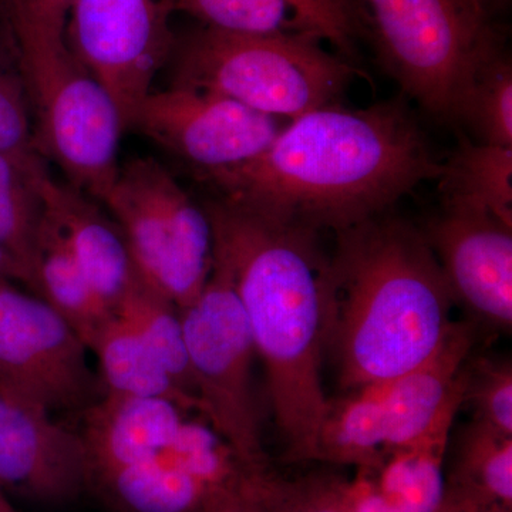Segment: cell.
Listing matches in <instances>:
<instances>
[{
    "label": "cell",
    "instance_id": "7402d4cb",
    "mask_svg": "<svg viewBox=\"0 0 512 512\" xmlns=\"http://www.w3.org/2000/svg\"><path fill=\"white\" fill-rule=\"evenodd\" d=\"M90 353L97 360L101 394L173 400L190 413H200L197 400L175 383L156 353L117 313Z\"/></svg>",
    "mask_w": 512,
    "mask_h": 512
},
{
    "label": "cell",
    "instance_id": "d6986e66",
    "mask_svg": "<svg viewBox=\"0 0 512 512\" xmlns=\"http://www.w3.org/2000/svg\"><path fill=\"white\" fill-rule=\"evenodd\" d=\"M28 289L59 313L89 350L116 316L90 284L59 227L46 212Z\"/></svg>",
    "mask_w": 512,
    "mask_h": 512
},
{
    "label": "cell",
    "instance_id": "e0dca14e",
    "mask_svg": "<svg viewBox=\"0 0 512 512\" xmlns=\"http://www.w3.org/2000/svg\"><path fill=\"white\" fill-rule=\"evenodd\" d=\"M474 345L468 323H453L446 338L420 365L384 383V453L419 440L439 419L461 382Z\"/></svg>",
    "mask_w": 512,
    "mask_h": 512
},
{
    "label": "cell",
    "instance_id": "5bb4252c",
    "mask_svg": "<svg viewBox=\"0 0 512 512\" xmlns=\"http://www.w3.org/2000/svg\"><path fill=\"white\" fill-rule=\"evenodd\" d=\"M36 185L47 217L59 227L90 284L116 313L140 279L119 225L90 195L56 180L46 165L36 174Z\"/></svg>",
    "mask_w": 512,
    "mask_h": 512
},
{
    "label": "cell",
    "instance_id": "e575fe53",
    "mask_svg": "<svg viewBox=\"0 0 512 512\" xmlns=\"http://www.w3.org/2000/svg\"><path fill=\"white\" fill-rule=\"evenodd\" d=\"M0 512H18L10 503L8 495L3 493L2 490H0Z\"/></svg>",
    "mask_w": 512,
    "mask_h": 512
},
{
    "label": "cell",
    "instance_id": "7c38bea8",
    "mask_svg": "<svg viewBox=\"0 0 512 512\" xmlns=\"http://www.w3.org/2000/svg\"><path fill=\"white\" fill-rule=\"evenodd\" d=\"M453 301L501 329L512 325V227L490 212L443 202L423 231Z\"/></svg>",
    "mask_w": 512,
    "mask_h": 512
},
{
    "label": "cell",
    "instance_id": "2e32d148",
    "mask_svg": "<svg viewBox=\"0 0 512 512\" xmlns=\"http://www.w3.org/2000/svg\"><path fill=\"white\" fill-rule=\"evenodd\" d=\"M188 410L167 399L100 394L83 412L89 487L119 468L143 463L170 446Z\"/></svg>",
    "mask_w": 512,
    "mask_h": 512
},
{
    "label": "cell",
    "instance_id": "52a82bcc",
    "mask_svg": "<svg viewBox=\"0 0 512 512\" xmlns=\"http://www.w3.org/2000/svg\"><path fill=\"white\" fill-rule=\"evenodd\" d=\"M101 204L123 232L141 281L180 311L194 302L214 268V231L204 205L150 157L120 165Z\"/></svg>",
    "mask_w": 512,
    "mask_h": 512
},
{
    "label": "cell",
    "instance_id": "603a6c76",
    "mask_svg": "<svg viewBox=\"0 0 512 512\" xmlns=\"http://www.w3.org/2000/svg\"><path fill=\"white\" fill-rule=\"evenodd\" d=\"M386 448L384 383L349 390L338 399H328L313 461L359 468L379 466Z\"/></svg>",
    "mask_w": 512,
    "mask_h": 512
},
{
    "label": "cell",
    "instance_id": "4dcf8cb0",
    "mask_svg": "<svg viewBox=\"0 0 512 512\" xmlns=\"http://www.w3.org/2000/svg\"><path fill=\"white\" fill-rule=\"evenodd\" d=\"M77 0H0L3 20H25L66 30Z\"/></svg>",
    "mask_w": 512,
    "mask_h": 512
},
{
    "label": "cell",
    "instance_id": "484cf974",
    "mask_svg": "<svg viewBox=\"0 0 512 512\" xmlns=\"http://www.w3.org/2000/svg\"><path fill=\"white\" fill-rule=\"evenodd\" d=\"M116 313L156 353L175 383L198 402L192 383L180 309L138 279Z\"/></svg>",
    "mask_w": 512,
    "mask_h": 512
},
{
    "label": "cell",
    "instance_id": "836d02e7",
    "mask_svg": "<svg viewBox=\"0 0 512 512\" xmlns=\"http://www.w3.org/2000/svg\"><path fill=\"white\" fill-rule=\"evenodd\" d=\"M8 281L22 284V274L13 259L0 248V284Z\"/></svg>",
    "mask_w": 512,
    "mask_h": 512
},
{
    "label": "cell",
    "instance_id": "277c9868",
    "mask_svg": "<svg viewBox=\"0 0 512 512\" xmlns=\"http://www.w3.org/2000/svg\"><path fill=\"white\" fill-rule=\"evenodd\" d=\"M362 37L406 96L461 124L471 87L505 36L483 0H359Z\"/></svg>",
    "mask_w": 512,
    "mask_h": 512
},
{
    "label": "cell",
    "instance_id": "f1b7e54d",
    "mask_svg": "<svg viewBox=\"0 0 512 512\" xmlns=\"http://www.w3.org/2000/svg\"><path fill=\"white\" fill-rule=\"evenodd\" d=\"M464 369V403L473 404L476 420L504 436L512 437L511 363L505 360L478 359L473 366Z\"/></svg>",
    "mask_w": 512,
    "mask_h": 512
},
{
    "label": "cell",
    "instance_id": "3957f363",
    "mask_svg": "<svg viewBox=\"0 0 512 512\" xmlns=\"http://www.w3.org/2000/svg\"><path fill=\"white\" fill-rule=\"evenodd\" d=\"M335 234L326 352L345 389L389 382L439 348L453 296L426 235L402 218Z\"/></svg>",
    "mask_w": 512,
    "mask_h": 512
},
{
    "label": "cell",
    "instance_id": "8992f818",
    "mask_svg": "<svg viewBox=\"0 0 512 512\" xmlns=\"http://www.w3.org/2000/svg\"><path fill=\"white\" fill-rule=\"evenodd\" d=\"M3 22L28 87L37 151L67 183L103 202L120 167L124 127L116 103L74 56L66 30Z\"/></svg>",
    "mask_w": 512,
    "mask_h": 512
},
{
    "label": "cell",
    "instance_id": "d4e9b609",
    "mask_svg": "<svg viewBox=\"0 0 512 512\" xmlns=\"http://www.w3.org/2000/svg\"><path fill=\"white\" fill-rule=\"evenodd\" d=\"M45 165L35 171L28 170L0 151V248L18 265L26 288L45 218V207L36 185V174Z\"/></svg>",
    "mask_w": 512,
    "mask_h": 512
},
{
    "label": "cell",
    "instance_id": "8d00e7d4",
    "mask_svg": "<svg viewBox=\"0 0 512 512\" xmlns=\"http://www.w3.org/2000/svg\"><path fill=\"white\" fill-rule=\"evenodd\" d=\"M434 512H454V511H448L446 508L437 507L436 511ZM484 512H512L511 510H491V511H484Z\"/></svg>",
    "mask_w": 512,
    "mask_h": 512
},
{
    "label": "cell",
    "instance_id": "ffe728a7",
    "mask_svg": "<svg viewBox=\"0 0 512 512\" xmlns=\"http://www.w3.org/2000/svg\"><path fill=\"white\" fill-rule=\"evenodd\" d=\"M466 370V369H463ZM466 372L439 419L419 440L386 451L375 468H366L380 491L403 512H434L443 497V464L448 434L464 403Z\"/></svg>",
    "mask_w": 512,
    "mask_h": 512
},
{
    "label": "cell",
    "instance_id": "9a60e30c",
    "mask_svg": "<svg viewBox=\"0 0 512 512\" xmlns=\"http://www.w3.org/2000/svg\"><path fill=\"white\" fill-rule=\"evenodd\" d=\"M174 13L239 35L308 36L328 42L340 55L360 37L357 0H170Z\"/></svg>",
    "mask_w": 512,
    "mask_h": 512
},
{
    "label": "cell",
    "instance_id": "5b68a950",
    "mask_svg": "<svg viewBox=\"0 0 512 512\" xmlns=\"http://www.w3.org/2000/svg\"><path fill=\"white\" fill-rule=\"evenodd\" d=\"M170 86L221 94L276 119L335 104L357 70L308 36L239 35L208 26L175 35Z\"/></svg>",
    "mask_w": 512,
    "mask_h": 512
},
{
    "label": "cell",
    "instance_id": "9c48e42d",
    "mask_svg": "<svg viewBox=\"0 0 512 512\" xmlns=\"http://www.w3.org/2000/svg\"><path fill=\"white\" fill-rule=\"evenodd\" d=\"M0 284V393L50 414L84 410L99 397L90 350L42 298Z\"/></svg>",
    "mask_w": 512,
    "mask_h": 512
},
{
    "label": "cell",
    "instance_id": "cb8c5ba5",
    "mask_svg": "<svg viewBox=\"0 0 512 512\" xmlns=\"http://www.w3.org/2000/svg\"><path fill=\"white\" fill-rule=\"evenodd\" d=\"M436 181L443 202L490 212L512 227V147L464 140Z\"/></svg>",
    "mask_w": 512,
    "mask_h": 512
},
{
    "label": "cell",
    "instance_id": "4316f807",
    "mask_svg": "<svg viewBox=\"0 0 512 512\" xmlns=\"http://www.w3.org/2000/svg\"><path fill=\"white\" fill-rule=\"evenodd\" d=\"M461 126L470 128L478 143L512 147V64L507 47L478 72Z\"/></svg>",
    "mask_w": 512,
    "mask_h": 512
},
{
    "label": "cell",
    "instance_id": "83f0119b",
    "mask_svg": "<svg viewBox=\"0 0 512 512\" xmlns=\"http://www.w3.org/2000/svg\"><path fill=\"white\" fill-rule=\"evenodd\" d=\"M0 151L28 170L46 164L36 148L28 87L8 33L0 37Z\"/></svg>",
    "mask_w": 512,
    "mask_h": 512
},
{
    "label": "cell",
    "instance_id": "6da1fadb",
    "mask_svg": "<svg viewBox=\"0 0 512 512\" xmlns=\"http://www.w3.org/2000/svg\"><path fill=\"white\" fill-rule=\"evenodd\" d=\"M441 164L403 100L329 104L285 124L254 160L198 175L221 200L265 218L343 231L392 210Z\"/></svg>",
    "mask_w": 512,
    "mask_h": 512
},
{
    "label": "cell",
    "instance_id": "d6a6232c",
    "mask_svg": "<svg viewBox=\"0 0 512 512\" xmlns=\"http://www.w3.org/2000/svg\"><path fill=\"white\" fill-rule=\"evenodd\" d=\"M262 471L265 470L251 471L214 512H268L259 490V474Z\"/></svg>",
    "mask_w": 512,
    "mask_h": 512
},
{
    "label": "cell",
    "instance_id": "ac0fdd59",
    "mask_svg": "<svg viewBox=\"0 0 512 512\" xmlns=\"http://www.w3.org/2000/svg\"><path fill=\"white\" fill-rule=\"evenodd\" d=\"M90 487L121 512H214L238 488L224 490L197 476L171 443L157 456L111 471Z\"/></svg>",
    "mask_w": 512,
    "mask_h": 512
},
{
    "label": "cell",
    "instance_id": "30bf717a",
    "mask_svg": "<svg viewBox=\"0 0 512 512\" xmlns=\"http://www.w3.org/2000/svg\"><path fill=\"white\" fill-rule=\"evenodd\" d=\"M173 15L170 0H77L70 12L67 43L116 103L124 131L170 59Z\"/></svg>",
    "mask_w": 512,
    "mask_h": 512
},
{
    "label": "cell",
    "instance_id": "d590c367",
    "mask_svg": "<svg viewBox=\"0 0 512 512\" xmlns=\"http://www.w3.org/2000/svg\"><path fill=\"white\" fill-rule=\"evenodd\" d=\"M484 5L487 6L491 13H495V10L504 8L507 5L508 0H483Z\"/></svg>",
    "mask_w": 512,
    "mask_h": 512
},
{
    "label": "cell",
    "instance_id": "ba28073f",
    "mask_svg": "<svg viewBox=\"0 0 512 512\" xmlns=\"http://www.w3.org/2000/svg\"><path fill=\"white\" fill-rule=\"evenodd\" d=\"M200 414L251 470H266L252 384L255 349L227 269L214 258L200 295L181 309Z\"/></svg>",
    "mask_w": 512,
    "mask_h": 512
},
{
    "label": "cell",
    "instance_id": "1f68e13d",
    "mask_svg": "<svg viewBox=\"0 0 512 512\" xmlns=\"http://www.w3.org/2000/svg\"><path fill=\"white\" fill-rule=\"evenodd\" d=\"M338 490L346 512H403L380 491L366 468H359L353 480L338 478Z\"/></svg>",
    "mask_w": 512,
    "mask_h": 512
},
{
    "label": "cell",
    "instance_id": "7a4b0ae2",
    "mask_svg": "<svg viewBox=\"0 0 512 512\" xmlns=\"http://www.w3.org/2000/svg\"><path fill=\"white\" fill-rule=\"evenodd\" d=\"M214 258L227 269L264 363L286 460L313 461L326 399L332 266L318 231L262 217L221 198L205 202Z\"/></svg>",
    "mask_w": 512,
    "mask_h": 512
},
{
    "label": "cell",
    "instance_id": "f546056e",
    "mask_svg": "<svg viewBox=\"0 0 512 512\" xmlns=\"http://www.w3.org/2000/svg\"><path fill=\"white\" fill-rule=\"evenodd\" d=\"M259 490L268 512H346L339 497L338 477L286 480L265 470L259 474Z\"/></svg>",
    "mask_w": 512,
    "mask_h": 512
},
{
    "label": "cell",
    "instance_id": "4fadbf2b",
    "mask_svg": "<svg viewBox=\"0 0 512 512\" xmlns=\"http://www.w3.org/2000/svg\"><path fill=\"white\" fill-rule=\"evenodd\" d=\"M87 487L89 468L79 431L0 393V490L8 497L62 504Z\"/></svg>",
    "mask_w": 512,
    "mask_h": 512
},
{
    "label": "cell",
    "instance_id": "8fae6325",
    "mask_svg": "<svg viewBox=\"0 0 512 512\" xmlns=\"http://www.w3.org/2000/svg\"><path fill=\"white\" fill-rule=\"evenodd\" d=\"M284 121L221 94L170 86L144 97L128 130L205 175L254 160L274 143Z\"/></svg>",
    "mask_w": 512,
    "mask_h": 512
},
{
    "label": "cell",
    "instance_id": "44dd1931",
    "mask_svg": "<svg viewBox=\"0 0 512 512\" xmlns=\"http://www.w3.org/2000/svg\"><path fill=\"white\" fill-rule=\"evenodd\" d=\"M439 507L454 512L512 511V437L474 420L458 443Z\"/></svg>",
    "mask_w": 512,
    "mask_h": 512
}]
</instances>
